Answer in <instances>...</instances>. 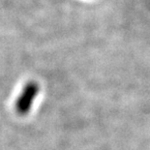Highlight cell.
I'll use <instances>...</instances> for the list:
<instances>
[{"label": "cell", "mask_w": 150, "mask_h": 150, "mask_svg": "<svg viewBox=\"0 0 150 150\" xmlns=\"http://www.w3.org/2000/svg\"><path fill=\"white\" fill-rule=\"evenodd\" d=\"M39 93V85L35 81H29L22 89L16 102V110L21 115H25L31 110L35 98Z\"/></svg>", "instance_id": "cell-1"}]
</instances>
